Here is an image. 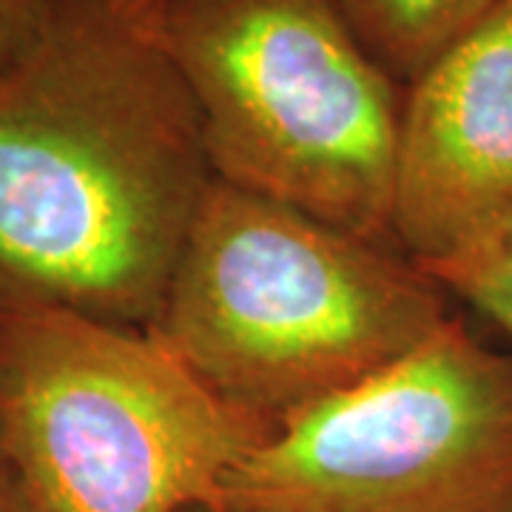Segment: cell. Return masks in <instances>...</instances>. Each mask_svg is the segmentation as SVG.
Here are the masks:
<instances>
[{
  "mask_svg": "<svg viewBox=\"0 0 512 512\" xmlns=\"http://www.w3.org/2000/svg\"><path fill=\"white\" fill-rule=\"evenodd\" d=\"M421 268L450 296L473 305L512 339V217Z\"/></svg>",
  "mask_w": 512,
  "mask_h": 512,
  "instance_id": "ba28073f",
  "label": "cell"
},
{
  "mask_svg": "<svg viewBox=\"0 0 512 512\" xmlns=\"http://www.w3.org/2000/svg\"><path fill=\"white\" fill-rule=\"evenodd\" d=\"M211 512H512V353L450 316L393 365L282 421Z\"/></svg>",
  "mask_w": 512,
  "mask_h": 512,
  "instance_id": "5b68a950",
  "label": "cell"
},
{
  "mask_svg": "<svg viewBox=\"0 0 512 512\" xmlns=\"http://www.w3.org/2000/svg\"><path fill=\"white\" fill-rule=\"evenodd\" d=\"M0 433L40 512H211L274 427L151 330L0 311Z\"/></svg>",
  "mask_w": 512,
  "mask_h": 512,
  "instance_id": "277c9868",
  "label": "cell"
},
{
  "mask_svg": "<svg viewBox=\"0 0 512 512\" xmlns=\"http://www.w3.org/2000/svg\"><path fill=\"white\" fill-rule=\"evenodd\" d=\"M365 52L402 86L501 0H330Z\"/></svg>",
  "mask_w": 512,
  "mask_h": 512,
  "instance_id": "52a82bcc",
  "label": "cell"
},
{
  "mask_svg": "<svg viewBox=\"0 0 512 512\" xmlns=\"http://www.w3.org/2000/svg\"><path fill=\"white\" fill-rule=\"evenodd\" d=\"M137 9H143V12H148V15H157L160 12V6H163L165 0H131Z\"/></svg>",
  "mask_w": 512,
  "mask_h": 512,
  "instance_id": "8fae6325",
  "label": "cell"
},
{
  "mask_svg": "<svg viewBox=\"0 0 512 512\" xmlns=\"http://www.w3.org/2000/svg\"><path fill=\"white\" fill-rule=\"evenodd\" d=\"M447 299L399 248L214 180L146 330L276 430L419 348Z\"/></svg>",
  "mask_w": 512,
  "mask_h": 512,
  "instance_id": "7a4b0ae2",
  "label": "cell"
},
{
  "mask_svg": "<svg viewBox=\"0 0 512 512\" xmlns=\"http://www.w3.org/2000/svg\"><path fill=\"white\" fill-rule=\"evenodd\" d=\"M157 32L217 180L399 248L404 86L330 0H165Z\"/></svg>",
  "mask_w": 512,
  "mask_h": 512,
  "instance_id": "3957f363",
  "label": "cell"
},
{
  "mask_svg": "<svg viewBox=\"0 0 512 512\" xmlns=\"http://www.w3.org/2000/svg\"><path fill=\"white\" fill-rule=\"evenodd\" d=\"M57 0H0V77L43 35Z\"/></svg>",
  "mask_w": 512,
  "mask_h": 512,
  "instance_id": "9c48e42d",
  "label": "cell"
},
{
  "mask_svg": "<svg viewBox=\"0 0 512 512\" xmlns=\"http://www.w3.org/2000/svg\"><path fill=\"white\" fill-rule=\"evenodd\" d=\"M214 180L157 15L57 0L0 77V311L151 328Z\"/></svg>",
  "mask_w": 512,
  "mask_h": 512,
  "instance_id": "6da1fadb",
  "label": "cell"
},
{
  "mask_svg": "<svg viewBox=\"0 0 512 512\" xmlns=\"http://www.w3.org/2000/svg\"><path fill=\"white\" fill-rule=\"evenodd\" d=\"M0 512H40L26 478L20 473L18 461L3 441V433H0Z\"/></svg>",
  "mask_w": 512,
  "mask_h": 512,
  "instance_id": "30bf717a",
  "label": "cell"
},
{
  "mask_svg": "<svg viewBox=\"0 0 512 512\" xmlns=\"http://www.w3.org/2000/svg\"><path fill=\"white\" fill-rule=\"evenodd\" d=\"M512 217V0L404 86L393 239L419 265Z\"/></svg>",
  "mask_w": 512,
  "mask_h": 512,
  "instance_id": "8992f818",
  "label": "cell"
}]
</instances>
